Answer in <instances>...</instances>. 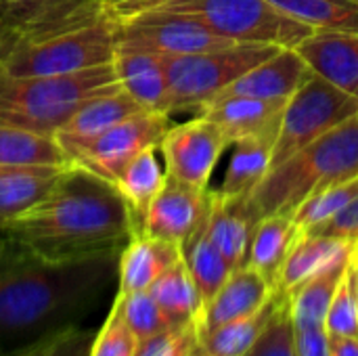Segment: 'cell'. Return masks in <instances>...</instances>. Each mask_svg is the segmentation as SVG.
I'll return each mask as SVG.
<instances>
[{"mask_svg":"<svg viewBox=\"0 0 358 356\" xmlns=\"http://www.w3.org/2000/svg\"><path fill=\"white\" fill-rule=\"evenodd\" d=\"M2 231L21 252L61 262L120 254L136 222L113 183L69 164L50 195Z\"/></svg>","mask_w":358,"mask_h":356,"instance_id":"cell-1","label":"cell"},{"mask_svg":"<svg viewBox=\"0 0 358 356\" xmlns=\"http://www.w3.org/2000/svg\"><path fill=\"white\" fill-rule=\"evenodd\" d=\"M117 260H42L10 243L0 254V342L69 325L117 281Z\"/></svg>","mask_w":358,"mask_h":356,"instance_id":"cell-2","label":"cell"},{"mask_svg":"<svg viewBox=\"0 0 358 356\" xmlns=\"http://www.w3.org/2000/svg\"><path fill=\"white\" fill-rule=\"evenodd\" d=\"M352 178H358V113L271 168L245 204L260 222L271 214H292L313 193Z\"/></svg>","mask_w":358,"mask_h":356,"instance_id":"cell-3","label":"cell"},{"mask_svg":"<svg viewBox=\"0 0 358 356\" xmlns=\"http://www.w3.org/2000/svg\"><path fill=\"white\" fill-rule=\"evenodd\" d=\"M115 88L113 63L65 76L19 78L0 71V124L55 136L82 103Z\"/></svg>","mask_w":358,"mask_h":356,"instance_id":"cell-4","label":"cell"},{"mask_svg":"<svg viewBox=\"0 0 358 356\" xmlns=\"http://www.w3.org/2000/svg\"><path fill=\"white\" fill-rule=\"evenodd\" d=\"M115 50V19L105 13L88 25L13 46L0 61V71L19 78L80 73L113 63Z\"/></svg>","mask_w":358,"mask_h":356,"instance_id":"cell-5","label":"cell"},{"mask_svg":"<svg viewBox=\"0 0 358 356\" xmlns=\"http://www.w3.org/2000/svg\"><path fill=\"white\" fill-rule=\"evenodd\" d=\"M277 50L279 46L273 44H229L206 52L166 57L168 115L199 111Z\"/></svg>","mask_w":358,"mask_h":356,"instance_id":"cell-6","label":"cell"},{"mask_svg":"<svg viewBox=\"0 0 358 356\" xmlns=\"http://www.w3.org/2000/svg\"><path fill=\"white\" fill-rule=\"evenodd\" d=\"M157 10L191 15L237 44L298 48L315 34L268 0H170L157 6Z\"/></svg>","mask_w":358,"mask_h":356,"instance_id":"cell-7","label":"cell"},{"mask_svg":"<svg viewBox=\"0 0 358 356\" xmlns=\"http://www.w3.org/2000/svg\"><path fill=\"white\" fill-rule=\"evenodd\" d=\"M357 113V99L313 73L285 101L273 145L271 168L279 166L313 141L355 118Z\"/></svg>","mask_w":358,"mask_h":356,"instance_id":"cell-8","label":"cell"},{"mask_svg":"<svg viewBox=\"0 0 358 356\" xmlns=\"http://www.w3.org/2000/svg\"><path fill=\"white\" fill-rule=\"evenodd\" d=\"M170 128V115L157 111H141L101 136L65 151L71 166H80L115 185L124 168L147 147H157Z\"/></svg>","mask_w":358,"mask_h":356,"instance_id":"cell-9","label":"cell"},{"mask_svg":"<svg viewBox=\"0 0 358 356\" xmlns=\"http://www.w3.org/2000/svg\"><path fill=\"white\" fill-rule=\"evenodd\" d=\"M117 44L136 46L151 50L162 57L195 55L229 44H237L191 15L168 13V10H145L115 21Z\"/></svg>","mask_w":358,"mask_h":356,"instance_id":"cell-10","label":"cell"},{"mask_svg":"<svg viewBox=\"0 0 358 356\" xmlns=\"http://www.w3.org/2000/svg\"><path fill=\"white\" fill-rule=\"evenodd\" d=\"M229 147L231 143L224 132L212 120L197 113L182 124H170L157 151L164 157L168 178L210 189V178Z\"/></svg>","mask_w":358,"mask_h":356,"instance_id":"cell-11","label":"cell"},{"mask_svg":"<svg viewBox=\"0 0 358 356\" xmlns=\"http://www.w3.org/2000/svg\"><path fill=\"white\" fill-rule=\"evenodd\" d=\"M103 15L101 0H0V31L17 46L88 25Z\"/></svg>","mask_w":358,"mask_h":356,"instance_id":"cell-12","label":"cell"},{"mask_svg":"<svg viewBox=\"0 0 358 356\" xmlns=\"http://www.w3.org/2000/svg\"><path fill=\"white\" fill-rule=\"evenodd\" d=\"M212 208V189H199L166 178L159 195L149 204L136 225V233L182 245L206 222Z\"/></svg>","mask_w":358,"mask_h":356,"instance_id":"cell-13","label":"cell"},{"mask_svg":"<svg viewBox=\"0 0 358 356\" xmlns=\"http://www.w3.org/2000/svg\"><path fill=\"white\" fill-rule=\"evenodd\" d=\"M285 101H266L245 94H220L197 113L212 120L229 138V143L245 138L277 136Z\"/></svg>","mask_w":358,"mask_h":356,"instance_id":"cell-14","label":"cell"},{"mask_svg":"<svg viewBox=\"0 0 358 356\" xmlns=\"http://www.w3.org/2000/svg\"><path fill=\"white\" fill-rule=\"evenodd\" d=\"M296 50L313 73L358 101V31H317Z\"/></svg>","mask_w":358,"mask_h":356,"instance_id":"cell-15","label":"cell"},{"mask_svg":"<svg viewBox=\"0 0 358 356\" xmlns=\"http://www.w3.org/2000/svg\"><path fill=\"white\" fill-rule=\"evenodd\" d=\"M117 84L147 111L168 115V71L166 57L145 48L117 44L113 57Z\"/></svg>","mask_w":358,"mask_h":356,"instance_id":"cell-16","label":"cell"},{"mask_svg":"<svg viewBox=\"0 0 358 356\" xmlns=\"http://www.w3.org/2000/svg\"><path fill=\"white\" fill-rule=\"evenodd\" d=\"M273 294V285L252 266L235 269L214 298L203 304L199 325V338L218 329L224 323H231L239 317H245L258 311Z\"/></svg>","mask_w":358,"mask_h":356,"instance_id":"cell-17","label":"cell"},{"mask_svg":"<svg viewBox=\"0 0 358 356\" xmlns=\"http://www.w3.org/2000/svg\"><path fill=\"white\" fill-rule=\"evenodd\" d=\"M313 69L296 48H279L275 55L252 67L235 80L222 94H245L266 101H287L308 78Z\"/></svg>","mask_w":358,"mask_h":356,"instance_id":"cell-18","label":"cell"},{"mask_svg":"<svg viewBox=\"0 0 358 356\" xmlns=\"http://www.w3.org/2000/svg\"><path fill=\"white\" fill-rule=\"evenodd\" d=\"M182 260V245L134 233L117 260V292H149L151 285L176 262Z\"/></svg>","mask_w":358,"mask_h":356,"instance_id":"cell-19","label":"cell"},{"mask_svg":"<svg viewBox=\"0 0 358 356\" xmlns=\"http://www.w3.org/2000/svg\"><path fill=\"white\" fill-rule=\"evenodd\" d=\"M141 111H147V109L143 105H138L122 88L101 92V94L88 99L86 103H82L71 113V118L57 130L55 136L61 143L63 151H69L78 145H84V143L101 136L109 128L117 126L120 122H124Z\"/></svg>","mask_w":358,"mask_h":356,"instance_id":"cell-20","label":"cell"},{"mask_svg":"<svg viewBox=\"0 0 358 356\" xmlns=\"http://www.w3.org/2000/svg\"><path fill=\"white\" fill-rule=\"evenodd\" d=\"M256 225L258 220L252 216L245 197L229 199L212 191V208L206 218V233L224 256L231 271L245 266Z\"/></svg>","mask_w":358,"mask_h":356,"instance_id":"cell-21","label":"cell"},{"mask_svg":"<svg viewBox=\"0 0 358 356\" xmlns=\"http://www.w3.org/2000/svg\"><path fill=\"white\" fill-rule=\"evenodd\" d=\"M355 248L357 245L336 239V237L302 233L298 237V241L294 243V248L289 250L273 290L289 296L294 290H298L308 279L327 271L336 262L348 258L355 252Z\"/></svg>","mask_w":358,"mask_h":356,"instance_id":"cell-22","label":"cell"},{"mask_svg":"<svg viewBox=\"0 0 358 356\" xmlns=\"http://www.w3.org/2000/svg\"><path fill=\"white\" fill-rule=\"evenodd\" d=\"M67 166H0V225L44 201Z\"/></svg>","mask_w":358,"mask_h":356,"instance_id":"cell-23","label":"cell"},{"mask_svg":"<svg viewBox=\"0 0 358 356\" xmlns=\"http://www.w3.org/2000/svg\"><path fill=\"white\" fill-rule=\"evenodd\" d=\"M300 235L292 214L264 216L254 229L245 264L258 271L275 287L277 275Z\"/></svg>","mask_w":358,"mask_h":356,"instance_id":"cell-24","label":"cell"},{"mask_svg":"<svg viewBox=\"0 0 358 356\" xmlns=\"http://www.w3.org/2000/svg\"><path fill=\"white\" fill-rule=\"evenodd\" d=\"M275 138H245L233 143V153L224 172V178L218 189H214L220 197L239 199L250 197L252 191L264 180L271 172V157H273Z\"/></svg>","mask_w":358,"mask_h":356,"instance_id":"cell-25","label":"cell"},{"mask_svg":"<svg viewBox=\"0 0 358 356\" xmlns=\"http://www.w3.org/2000/svg\"><path fill=\"white\" fill-rule=\"evenodd\" d=\"M355 254V252H352ZM352 254L327 271L319 273L317 277L302 283L298 290L289 294V315L296 329H319L325 327L327 311L331 306V300L338 292V285L350 264Z\"/></svg>","mask_w":358,"mask_h":356,"instance_id":"cell-26","label":"cell"},{"mask_svg":"<svg viewBox=\"0 0 358 356\" xmlns=\"http://www.w3.org/2000/svg\"><path fill=\"white\" fill-rule=\"evenodd\" d=\"M283 298L285 294H279L273 290L271 298L258 311L245 317H239L231 323H224L218 329L206 334L201 338V344L206 346L210 356H243L264 334L275 313L279 311Z\"/></svg>","mask_w":358,"mask_h":356,"instance_id":"cell-27","label":"cell"},{"mask_svg":"<svg viewBox=\"0 0 358 356\" xmlns=\"http://www.w3.org/2000/svg\"><path fill=\"white\" fill-rule=\"evenodd\" d=\"M0 166H69L52 134L0 124Z\"/></svg>","mask_w":358,"mask_h":356,"instance_id":"cell-28","label":"cell"},{"mask_svg":"<svg viewBox=\"0 0 358 356\" xmlns=\"http://www.w3.org/2000/svg\"><path fill=\"white\" fill-rule=\"evenodd\" d=\"M166 178V168L157 159V147H147L145 151H141L117 176L115 187L128 204L136 225L149 204L164 189Z\"/></svg>","mask_w":358,"mask_h":356,"instance_id":"cell-29","label":"cell"},{"mask_svg":"<svg viewBox=\"0 0 358 356\" xmlns=\"http://www.w3.org/2000/svg\"><path fill=\"white\" fill-rule=\"evenodd\" d=\"M149 294L155 298L159 308L176 323H191L199 321L203 311V300L199 296V290L185 264V260L176 262L172 269H168L149 290Z\"/></svg>","mask_w":358,"mask_h":356,"instance_id":"cell-30","label":"cell"},{"mask_svg":"<svg viewBox=\"0 0 358 356\" xmlns=\"http://www.w3.org/2000/svg\"><path fill=\"white\" fill-rule=\"evenodd\" d=\"M317 31H358V0H268Z\"/></svg>","mask_w":358,"mask_h":356,"instance_id":"cell-31","label":"cell"},{"mask_svg":"<svg viewBox=\"0 0 358 356\" xmlns=\"http://www.w3.org/2000/svg\"><path fill=\"white\" fill-rule=\"evenodd\" d=\"M182 260L199 290L203 304H208L214 298V294L222 287V283L233 273L231 266L227 264L224 256L218 252V248L208 237L206 222L189 241L182 243Z\"/></svg>","mask_w":358,"mask_h":356,"instance_id":"cell-32","label":"cell"},{"mask_svg":"<svg viewBox=\"0 0 358 356\" xmlns=\"http://www.w3.org/2000/svg\"><path fill=\"white\" fill-rule=\"evenodd\" d=\"M115 311L124 319L126 327L136 336L143 344L157 334L172 329L176 323L159 308L155 298L149 292H130V294H115L113 300Z\"/></svg>","mask_w":358,"mask_h":356,"instance_id":"cell-33","label":"cell"},{"mask_svg":"<svg viewBox=\"0 0 358 356\" xmlns=\"http://www.w3.org/2000/svg\"><path fill=\"white\" fill-rule=\"evenodd\" d=\"M358 195V178L321 189L306 197L294 212L292 218L300 233H310L331 220L340 210H344Z\"/></svg>","mask_w":358,"mask_h":356,"instance_id":"cell-34","label":"cell"},{"mask_svg":"<svg viewBox=\"0 0 358 356\" xmlns=\"http://www.w3.org/2000/svg\"><path fill=\"white\" fill-rule=\"evenodd\" d=\"M94 334L80 329L69 323L36 336L27 346L10 353L8 356H88Z\"/></svg>","mask_w":358,"mask_h":356,"instance_id":"cell-35","label":"cell"},{"mask_svg":"<svg viewBox=\"0 0 358 356\" xmlns=\"http://www.w3.org/2000/svg\"><path fill=\"white\" fill-rule=\"evenodd\" d=\"M355 258V254H352ZM350 264L338 285V292L331 300L325 319V332L329 338H357L358 336V315L357 298H355V264Z\"/></svg>","mask_w":358,"mask_h":356,"instance_id":"cell-36","label":"cell"},{"mask_svg":"<svg viewBox=\"0 0 358 356\" xmlns=\"http://www.w3.org/2000/svg\"><path fill=\"white\" fill-rule=\"evenodd\" d=\"M243 356H298L296 327L289 315V296L283 298L264 334Z\"/></svg>","mask_w":358,"mask_h":356,"instance_id":"cell-37","label":"cell"},{"mask_svg":"<svg viewBox=\"0 0 358 356\" xmlns=\"http://www.w3.org/2000/svg\"><path fill=\"white\" fill-rule=\"evenodd\" d=\"M141 342L126 327L124 319L111 304V311L101 325V329L92 338L90 355L88 356H136Z\"/></svg>","mask_w":358,"mask_h":356,"instance_id":"cell-38","label":"cell"},{"mask_svg":"<svg viewBox=\"0 0 358 356\" xmlns=\"http://www.w3.org/2000/svg\"><path fill=\"white\" fill-rule=\"evenodd\" d=\"M199 342V325L197 321H191L174 325L172 329L143 342L136 356H187Z\"/></svg>","mask_w":358,"mask_h":356,"instance_id":"cell-39","label":"cell"},{"mask_svg":"<svg viewBox=\"0 0 358 356\" xmlns=\"http://www.w3.org/2000/svg\"><path fill=\"white\" fill-rule=\"evenodd\" d=\"M315 235H327V237H336L342 241H348L352 245L358 243V195L344 208L340 210L331 220H327L325 225H321L319 229L310 231Z\"/></svg>","mask_w":358,"mask_h":356,"instance_id":"cell-40","label":"cell"},{"mask_svg":"<svg viewBox=\"0 0 358 356\" xmlns=\"http://www.w3.org/2000/svg\"><path fill=\"white\" fill-rule=\"evenodd\" d=\"M298 356H331L329 336L325 327L319 329H296Z\"/></svg>","mask_w":358,"mask_h":356,"instance_id":"cell-41","label":"cell"},{"mask_svg":"<svg viewBox=\"0 0 358 356\" xmlns=\"http://www.w3.org/2000/svg\"><path fill=\"white\" fill-rule=\"evenodd\" d=\"M103 8L109 17H113L115 21L132 17V15H141L145 10H153L170 0H101Z\"/></svg>","mask_w":358,"mask_h":356,"instance_id":"cell-42","label":"cell"},{"mask_svg":"<svg viewBox=\"0 0 358 356\" xmlns=\"http://www.w3.org/2000/svg\"><path fill=\"white\" fill-rule=\"evenodd\" d=\"M331 356H358L357 338H329Z\"/></svg>","mask_w":358,"mask_h":356,"instance_id":"cell-43","label":"cell"},{"mask_svg":"<svg viewBox=\"0 0 358 356\" xmlns=\"http://www.w3.org/2000/svg\"><path fill=\"white\" fill-rule=\"evenodd\" d=\"M10 48H13V44H10V40L0 31V61L10 52Z\"/></svg>","mask_w":358,"mask_h":356,"instance_id":"cell-44","label":"cell"},{"mask_svg":"<svg viewBox=\"0 0 358 356\" xmlns=\"http://www.w3.org/2000/svg\"><path fill=\"white\" fill-rule=\"evenodd\" d=\"M352 264H355V298H357V315H358V250L357 248H355Z\"/></svg>","mask_w":358,"mask_h":356,"instance_id":"cell-45","label":"cell"},{"mask_svg":"<svg viewBox=\"0 0 358 356\" xmlns=\"http://www.w3.org/2000/svg\"><path fill=\"white\" fill-rule=\"evenodd\" d=\"M187 356H210V353H208V350H206V346L199 342V344H197V346H195V348H193V350H191Z\"/></svg>","mask_w":358,"mask_h":356,"instance_id":"cell-46","label":"cell"},{"mask_svg":"<svg viewBox=\"0 0 358 356\" xmlns=\"http://www.w3.org/2000/svg\"><path fill=\"white\" fill-rule=\"evenodd\" d=\"M8 245H10V241H8V237L4 235V231H2V225H0V254H2V252L8 248Z\"/></svg>","mask_w":358,"mask_h":356,"instance_id":"cell-47","label":"cell"},{"mask_svg":"<svg viewBox=\"0 0 358 356\" xmlns=\"http://www.w3.org/2000/svg\"><path fill=\"white\" fill-rule=\"evenodd\" d=\"M357 250H358V243H357Z\"/></svg>","mask_w":358,"mask_h":356,"instance_id":"cell-48","label":"cell"},{"mask_svg":"<svg viewBox=\"0 0 358 356\" xmlns=\"http://www.w3.org/2000/svg\"><path fill=\"white\" fill-rule=\"evenodd\" d=\"M0 356H2V355H0Z\"/></svg>","mask_w":358,"mask_h":356,"instance_id":"cell-49","label":"cell"}]
</instances>
